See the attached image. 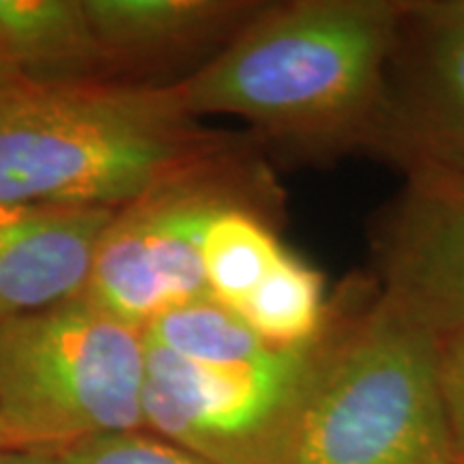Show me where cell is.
<instances>
[{
  "mask_svg": "<svg viewBox=\"0 0 464 464\" xmlns=\"http://www.w3.org/2000/svg\"><path fill=\"white\" fill-rule=\"evenodd\" d=\"M439 342L440 390H443L458 458L464 464V332Z\"/></svg>",
  "mask_w": 464,
  "mask_h": 464,
  "instance_id": "2e32d148",
  "label": "cell"
},
{
  "mask_svg": "<svg viewBox=\"0 0 464 464\" xmlns=\"http://www.w3.org/2000/svg\"><path fill=\"white\" fill-rule=\"evenodd\" d=\"M147 340L198 363H243L269 355L271 348L249 324L211 295L168 310L144 327Z\"/></svg>",
  "mask_w": 464,
  "mask_h": 464,
  "instance_id": "5bb4252c",
  "label": "cell"
},
{
  "mask_svg": "<svg viewBox=\"0 0 464 464\" xmlns=\"http://www.w3.org/2000/svg\"><path fill=\"white\" fill-rule=\"evenodd\" d=\"M22 82H26L24 75L17 72V67L14 65V61H11V56L7 54V50H5V45L0 44V92L14 89V86Z\"/></svg>",
  "mask_w": 464,
  "mask_h": 464,
  "instance_id": "e0dca14e",
  "label": "cell"
},
{
  "mask_svg": "<svg viewBox=\"0 0 464 464\" xmlns=\"http://www.w3.org/2000/svg\"><path fill=\"white\" fill-rule=\"evenodd\" d=\"M439 344L374 280H362L305 409L295 464H460Z\"/></svg>",
  "mask_w": 464,
  "mask_h": 464,
  "instance_id": "3957f363",
  "label": "cell"
},
{
  "mask_svg": "<svg viewBox=\"0 0 464 464\" xmlns=\"http://www.w3.org/2000/svg\"><path fill=\"white\" fill-rule=\"evenodd\" d=\"M332 312L334 295L321 271L286 249L237 314L265 344L290 351L321 338Z\"/></svg>",
  "mask_w": 464,
  "mask_h": 464,
  "instance_id": "7c38bea8",
  "label": "cell"
},
{
  "mask_svg": "<svg viewBox=\"0 0 464 464\" xmlns=\"http://www.w3.org/2000/svg\"><path fill=\"white\" fill-rule=\"evenodd\" d=\"M376 286L439 340L464 332V172H404L372 228Z\"/></svg>",
  "mask_w": 464,
  "mask_h": 464,
  "instance_id": "ba28073f",
  "label": "cell"
},
{
  "mask_svg": "<svg viewBox=\"0 0 464 464\" xmlns=\"http://www.w3.org/2000/svg\"><path fill=\"white\" fill-rule=\"evenodd\" d=\"M224 136L174 84L26 80L0 92V208H119Z\"/></svg>",
  "mask_w": 464,
  "mask_h": 464,
  "instance_id": "7a4b0ae2",
  "label": "cell"
},
{
  "mask_svg": "<svg viewBox=\"0 0 464 464\" xmlns=\"http://www.w3.org/2000/svg\"><path fill=\"white\" fill-rule=\"evenodd\" d=\"M0 44L28 82H119L84 0H0Z\"/></svg>",
  "mask_w": 464,
  "mask_h": 464,
  "instance_id": "8fae6325",
  "label": "cell"
},
{
  "mask_svg": "<svg viewBox=\"0 0 464 464\" xmlns=\"http://www.w3.org/2000/svg\"><path fill=\"white\" fill-rule=\"evenodd\" d=\"M404 0L265 3L207 65L177 82L200 119H241L265 150L305 164L372 155Z\"/></svg>",
  "mask_w": 464,
  "mask_h": 464,
  "instance_id": "6da1fadb",
  "label": "cell"
},
{
  "mask_svg": "<svg viewBox=\"0 0 464 464\" xmlns=\"http://www.w3.org/2000/svg\"><path fill=\"white\" fill-rule=\"evenodd\" d=\"M0 464H56L52 456L33 454V451L0 450Z\"/></svg>",
  "mask_w": 464,
  "mask_h": 464,
  "instance_id": "ac0fdd59",
  "label": "cell"
},
{
  "mask_svg": "<svg viewBox=\"0 0 464 464\" xmlns=\"http://www.w3.org/2000/svg\"><path fill=\"white\" fill-rule=\"evenodd\" d=\"M359 282L334 293L316 342L243 363H198L144 335V430L211 464H295L301 423L355 305Z\"/></svg>",
  "mask_w": 464,
  "mask_h": 464,
  "instance_id": "8992f818",
  "label": "cell"
},
{
  "mask_svg": "<svg viewBox=\"0 0 464 464\" xmlns=\"http://www.w3.org/2000/svg\"><path fill=\"white\" fill-rule=\"evenodd\" d=\"M284 194L252 133L224 140L119 207L103 230L84 297L144 329L208 295L200 246L207 226L232 208L282 219Z\"/></svg>",
  "mask_w": 464,
  "mask_h": 464,
  "instance_id": "5b68a950",
  "label": "cell"
},
{
  "mask_svg": "<svg viewBox=\"0 0 464 464\" xmlns=\"http://www.w3.org/2000/svg\"><path fill=\"white\" fill-rule=\"evenodd\" d=\"M144 329L84 295L0 324V450L56 456L144 430Z\"/></svg>",
  "mask_w": 464,
  "mask_h": 464,
  "instance_id": "277c9868",
  "label": "cell"
},
{
  "mask_svg": "<svg viewBox=\"0 0 464 464\" xmlns=\"http://www.w3.org/2000/svg\"><path fill=\"white\" fill-rule=\"evenodd\" d=\"M280 219L252 208H232L207 226L200 246L202 276L208 295L239 310L254 288L284 256Z\"/></svg>",
  "mask_w": 464,
  "mask_h": 464,
  "instance_id": "4fadbf2b",
  "label": "cell"
},
{
  "mask_svg": "<svg viewBox=\"0 0 464 464\" xmlns=\"http://www.w3.org/2000/svg\"><path fill=\"white\" fill-rule=\"evenodd\" d=\"M116 208H0V324L86 293Z\"/></svg>",
  "mask_w": 464,
  "mask_h": 464,
  "instance_id": "30bf717a",
  "label": "cell"
},
{
  "mask_svg": "<svg viewBox=\"0 0 464 464\" xmlns=\"http://www.w3.org/2000/svg\"><path fill=\"white\" fill-rule=\"evenodd\" d=\"M56 464H211L149 430H127L82 440L52 456Z\"/></svg>",
  "mask_w": 464,
  "mask_h": 464,
  "instance_id": "9a60e30c",
  "label": "cell"
},
{
  "mask_svg": "<svg viewBox=\"0 0 464 464\" xmlns=\"http://www.w3.org/2000/svg\"><path fill=\"white\" fill-rule=\"evenodd\" d=\"M265 7L254 0H84L119 82L207 65Z\"/></svg>",
  "mask_w": 464,
  "mask_h": 464,
  "instance_id": "9c48e42d",
  "label": "cell"
},
{
  "mask_svg": "<svg viewBox=\"0 0 464 464\" xmlns=\"http://www.w3.org/2000/svg\"><path fill=\"white\" fill-rule=\"evenodd\" d=\"M372 158L464 172V0H404Z\"/></svg>",
  "mask_w": 464,
  "mask_h": 464,
  "instance_id": "52a82bcc",
  "label": "cell"
}]
</instances>
